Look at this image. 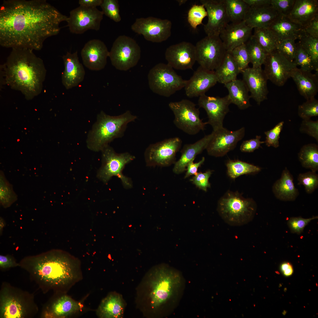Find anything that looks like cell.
Returning a JSON list of instances; mask_svg holds the SVG:
<instances>
[{"mask_svg":"<svg viewBox=\"0 0 318 318\" xmlns=\"http://www.w3.org/2000/svg\"><path fill=\"white\" fill-rule=\"evenodd\" d=\"M207 16V12L203 5L194 4L188 11V21L191 26L196 29L198 25L202 24L203 19Z\"/></svg>","mask_w":318,"mask_h":318,"instance_id":"ee69618b","label":"cell"},{"mask_svg":"<svg viewBox=\"0 0 318 318\" xmlns=\"http://www.w3.org/2000/svg\"><path fill=\"white\" fill-rule=\"evenodd\" d=\"M33 294L3 282L0 291V318H27L38 311Z\"/></svg>","mask_w":318,"mask_h":318,"instance_id":"8992f818","label":"cell"},{"mask_svg":"<svg viewBox=\"0 0 318 318\" xmlns=\"http://www.w3.org/2000/svg\"><path fill=\"white\" fill-rule=\"evenodd\" d=\"M274 196L283 201H294L299 193L294 186L293 176L286 167L282 171L280 178L276 181L272 188Z\"/></svg>","mask_w":318,"mask_h":318,"instance_id":"1f68e13d","label":"cell"},{"mask_svg":"<svg viewBox=\"0 0 318 318\" xmlns=\"http://www.w3.org/2000/svg\"><path fill=\"white\" fill-rule=\"evenodd\" d=\"M212 173V171L210 170L204 173H198L190 179V181L199 189L206 192L207 188L211 187L209 179Z\"/></svg>","mask_w":318,"mask_h":318,"instance_id":"f5cc1de1","label":"cell"},{"mask_svg":"<svg viewBox=\"0 0 318 318\" xmlns=\"http://www.w3.org/2000/svg\"><path fill=\"white\" fill-rule=\"evenodd\" d=\"M137 118L129 110L116 116L108 115L102 111L88 134V148L94 151H102L114 139L122 137L128 124Z\"/></svg>","mask_w":318,"mask_h":318,"instance_id":"5b68a950","label":"cell"},{"mask_svg":"<svg viewBox=\"0 0 318 318\" xmlns=\"http://www.w3.org/2000/svg\"><path fill=\"white\" fill-rule=\"evenodd\" d=\"M141 54L140 48L136 42L129 37L122 35L114 42L109 57L115 68L126 71L137 64Z\"/></svg>","mask_w":318,"mask_h":318,"instance_id":"8fae6325","label":"cell"},{"mask_svg":"<svg viewBox=\"0 0 318 318\" xmlns=\"http://www.w3.org/2000/svg\"><path fill=\"white\" fill-rule=\"evenodd\" d=\"M279 42L287 39H299L305 33L304 27L287 16L280 15L268 27Z\"/></svg>","mask_w":318,"mask_h":318,"instance_id":"4316f807","label":"cell"},{"mask_svg":"<svg viewBox=\"0 0 318 318\" xmlns=\"http://www.w3.org/2000/svg\"><path fill=\"white\" fill-rule=\"evenodd\" d=\"M0 72L4 84L20 91L27 100L41 93L47 72L43 60L33 50L20 48L12 49Z\"/></svg>","mask_w":318,"mask_h":318,"instance_id":"277c9868","label":"cell"},{"mask_svg":"<svg viewBox=\"0 0 318 318\" xmlns=\"http://www.w3.org/2000/svg\"><path fill=\"white\" fill-rule=\"evenodd\" d=\"M250 57V63L254 68H261L267 53L252 35L245 44Z\"/></svg>","mask_w":318,"mask_h":318,"instance_id":"ab89813d","label":"cell"},{"mask_svg":"<svg viewBox=\"0 0 318 318\" xmlns=\"http://www.w3.org/2000/svg\"><path fill=\"white\" fill-rule=\"evenodd\" d=\"M194 160L193 159L187 165L184 178H188L191 175H196L198 173V168L204 162L205 158L203 157L199 161L195 163L194 162Z\"/></svg>","mask_w":318,"mask_h":318,"instance_id":"91938a15","label":"cell"},{"mask_svg":"<svg viewBox=\"0 0 318 318\" xmlns=\"http://www.w3.org/2000/svg\"><path fill=\"white\" fill-rule=\"evenodd\" d=\"M207 13V23L203 28L207 36H219L229 23L225 0H201Z\"/></svg>","mask_w":318,"mask_h":318,"instance_id":"d6986e66","label":"cell"},{"mask_svg":"<svg viewBox=\"0 0 318 318\" xmlns=\"http://www.w3.org/2000/svg\"><path fill=\"white\" fill-rule=\"evenodd\" d=\"M261 136L256 135L255 138L244 141L240 146V150L243 152L251 153L259 149L262 144L265 143V141H261Z\"/></svg>","mask_w":318,"mask_h":318,"instance_id":"9f6ffc18","label":"cell"},{"mask_svg":"<svg viewBox=\"0 0 318 318\" xmlns=\"http://www.w3.org/2000/svg\"><path fill=\"white\" fill-rule=\"evenodd\" d=\"M19 266L15 259L9 255H0V268L1 270H6L12 268Z\"/></svg>","mask_w":318,"mask_h":318,"instance_id":"6f0895ef","label":"cell"},{"mask_svg":"<svg viewBox=\"0 0 318 318\" xmlns=\"http://www.w3.org/2000/svg\"><path fill=\"white\" fill-rule=\"evenodd\" d=\"M264 72L268 79L276 85L283 86L297 67L276 49L267 53L264 62Z\"/></svg>","mask_w":318,"mask_h":318,"instance_id":"2e32d148","label":"cell"},{"mask_svg":"<svg viewBox=\"0 0 318 318\" xmlns=\"http://www.w3.org/2000/svg\"><path fill=\"white\" fill-rule=\"evenodd\" d=\"M104 14L97 7L80 6L71 10L66 21L70 32L81 34L87 31L99 30Z\"/></svg>","mask_w":318,"mask_h":318,"instance_id":"9a60e30c","label":"cell"},{"mask_svg":"<svg viewBox=\"0 0 318 318\" xmlns=\"http://www.w3.org/2000/svg\"><path fill=\"white\" fill-rule=\"evenodd\" d=\"M251 98L259 105L267 99L268 79L262 68L248 67L241 72Z\"/></svg>","mask_w":318,"mask_h":318,"instance_id":"7402d4cb","label":"cell"},{"mask_svg":"<svg viewBox=\"0 0 318 318\" xmlns=\"http://www.w3.org/2000/svg\"><path fill=\"white\" fill-rule=\"evenodd\" d=\"M124 303L121 296L117 293L109 294L103 299L97 309L98 317L102 318H120L122 317Z\"/></svg>","mask_w":318,"mask_h":318,"instance_id":"d6a6232c","label":"cell"},{"mask_svg":"<svg viewBox=\"0 0 318 318\" xmlns=\"http://www.w3.org/2000/svg\"><path fill=\"white\" fill-rule=\"evenodd\" d=\"M284 122L282 121L277 124L273 128L265 131L266 135L265 143L267 147L272 146L276 148L279 146V140Z\"/></svg>","mask_w":318,"mask_h":318,"instance_id":"816d5d0a","label":"cell"},{"mask_svg":"<svg viewBox=\"0 0 318 318\" xmlns=\"http://www.w3.org/2000/svg\"><path fill=\"white\" fill-rule=\"evenodd\" d=\"M280 15L270 5L250 7L244 21L250 28L268 27Z\"/></svg>","mask_w":318,"mask_h":318,"instance_id":"4dcf8cb0","label":"cell"},{"mask_svg":"<svg viewBox=\"0 0 318 318\" xmlns=\"http://www.w3.org/2000/svg\"><path fill=\"white\" fill-rule=\"evenodd\" d=\"M300 94L305 99L315 97L318 91V72L315 74L296 67L291 75Z\"/></svg>","mask_w":318,"mask_h":318,"instance_id":"83f0119b","label":"cell"},{"mask_svg":"<svg viewBox=\"0 0 318 318\" xmlns=\"http://www.w3.org/2000/svg\"><path fill=\"white\" fill-rule=\"evenodd\" d=\"M165 54L167 64L178 70L192 69L196 61L195 46L188 42L183 41L169 46Z\"/></svg>","mask_w":318,"mask_h":318,"instance_id":"ffe728a7","label":"cell"},{"mask_svg":"<svg viewBox=\"0 0 318 318\" xmlns=\"http://www.w3.org/2000/svg\"><path fill=\"white\" fill-rule=\"evenodd\" d=\"M148 79L149 88L153 92L166 97L184 87L187 81L168 64L162 63L156 64L150 70Z\"/></svg>","mask_w":318,"mask_h":318,"instance_id":"ba28073f","label":"cell"},{"mask_svg":"<svg viewBox=\"0 0 318 318\" xmlns=\"http://www.w3.org/2000/svg\"><path fill=\"white\" fill-rule=\"evenodd\" d=\"M250 7H260L271 5V0H243Z\"/></svg>","mask_w":318,"mask_h":318,"instance_id":"94428289","label":"cell"},{"mask_svg":"<svg viewBox=\"0 0 318 318\" xmlns=\"http://www.w3.org/2000/svg\"><path fill=\"white\" fill-rule=\"evenodd\" d=\"M304 29L306 34L318 39V15L304 27Z\"/></svg>","mask_w":318,"mask_h":318,"instance_id":"680465c9","label":"cell"},{"mask_svg":"<svg viewBox=\"0 0 318 318\" xmlns=\"http://www.w3.org/2000/svg\"><path fill=\"white\" fill-rule=\"evenodd\" d=\"M231 104L228 95L223 97L210 96L203 95L200 97L198 105L206 111L208 118L206 122L212 127L213 131L223 127V121L229 111Z\"/></svg>","mask_w":318,"mask_h":318,"instance_id":"ac0fdd59","label":"cell"},{"mask_svg":"<svg viewBox=\"0 0 318 318\" xmlns=\"http://www.w3.org/2000/svg\"><path fill=\"white\" fill-rule=\"evenodd\" d=\"M19 263L44 294L51 290L64 292L79 277L77 261L62 250L52 249L27 256Z\"/></svg>","mask_w":318,"mask_h":318,"instance_id":"7a4b0ae2","label":"cell"},{"mask_svg":"<svg viewBox=\"0 0 318 318\" xmlns=\"http://www.w3.org/2000/svg\"><path fill=\"white\" fill-rule=\"evenodd\" d=\"M253 29L249 27L244 20L228 23L219 35V37L227 52L245 44L252 36Z\"/></svg>","mask_w":318,"mask_h":318,"instance_id":"cb8c5ba5","label":"cell"},{"mask_svg":"<svg viewBox=\"0 0 318 318\" xmlns=\"http://www.w3.org/2000/svg\"><path fill=\"white\" fill-rule=\"evenodd\" d=\"M299 40V42L310 56L316 67L318 69V39L305 33Z\"/></svg>","mask_w":318,"mask_h":318,"instance_id":"b9f144b4","label":"cell"},{"mask_svg":"<svg viewBox=\"0 0 318 318\" xmlns=\"http://www.w3.org/2000/svg\"><path fill=\"white\" fill-rule=\"evenodd\" d=\"M196 61L200 66L215 71L220 65L227 51L219 36H207L195 45Z\"/></svg>","mask_w":318,"mask_h":318,"instance_id":"7c38bea8","label":"cell"},{"mask_svg":"<svg viewBox=\"0 0 318 318\" xmlns=\"http://www.w3.org/2000/svg\"><path fill=\"white\" fill-rule=\"evenodd\" d=\"M168 106L174 115L173 123L179 129L191 135L204 130L207 123L200 119L199 109L192 102L183 99L171 102Z\"/></svg>","mask_w":318,"mask_h":318,"instance_id":"30bf717a","label":"cell"},{"mask_svg":"<svg viewBox=\"0 0 318 318\" xmlns=\"http://www.w3.org/2000/svg\"><path fill=\"white\" fill-rule=\"evenodd\" d=\"M81 304L66 295H62L44 306L41 313L43 318H65L78 312Z\"/></svg>","mask_w":318,"mask_h":318,"instance_id":"484cf974","label":"cell"},{"mask_svg":"<svg viewBox=\"0 0 318 318\" xmlns=\"http://www.w3.org/2000/svg\"><path fill=\"white\" fill-rule=\"evenodd\" d=\"M228 90V95L231 103L236 105L239 109L244 110L251 106V98L249 91L243 80L236 79L224 85Z\"/></svg>","mask_w":318,"mask_h":318,"instance_id":"836d02e7","label":"cell"},{"mask_svg":"<svg viewBox=\"0 0 318 318\" xmlns=\"http://www.w3.org/2000/svg\"><path fill=\"white\" fill-rule=\"evenodd\" d=\"M172 26L169 20L150 16L137 18L131 29L135 33L142 35L148 41L160 43L170 37Z\"/></svg>","mask_w":318,"mask_h":318,"instance_id":"5bb4252c","label":"cell"},{"mask_svg":"<svg viewBox=\"0 0 318 318\" xmlns=\"http://www.w3.org/2000/svg\"><path fill=\"white\" fill-rule=\"evenodd\" d=\"M295 0H271V5L280 15L287 16L290 13Z\"/></svg>","mask_w":318,"mask_h":318,"instance_id":"db71d44e","label":"cell"},{"mask_svg":"<svg viewBox=\"0 0 318 318\" xmlns=\"http://www.w3.org/2000/svg\"><path fill=\"white\" fill-rule=\"evenodd\" d=\"M293 62L297 67L299 66V68L303 71L318 72V69L316 67L311 57L299 42L297 43L296 52Z\"/></svg>","mask_w":318,"mask_h":318,"instance_id":"60d3db41","label":"cell"},{"mask_svg":"<svg viewBox=\"0 0 318 318\" xmlns=\"http://www.w3.org/2000/svg\"><path fill=\"white\" fill-rule=\"evenodd\" d=\"M212 135V133L206 135L203 138L192 144L184 145L180 151V158L174 164L173 171L175 174H179L186 170L187 165L195 159L196 156L206 149Z\"/></svg>","mask_w":318,"mask_h":318,"instance_id":"f1b7e54d","label":"cell"},{"mask_svg":"<svg viewBox=\"0 0 318 318\" xmlns=\"http://www.w3.org/2000/svg\"><path fill=\"white\" fill-rule=\"evenodd\" d=\"M0 202L5 208L10 206L16 200V196L10 185L6 180L1 179Z\"/></svg>","mask_w":318,"mask_h":318,"instance_id":"c3c4849f","label":"cell"},{"mask_svg":"<svg viewBox=\"0 0 318 318\" xmlns=\"http://www.w3.org/2000/svg\"><path fill=\"white\" fill-rule=\"evenodd\" d=\"M302 166L316 172L318 170V146L315 143L303 146L298 154Z\"/></svg>","mask_w":318,"mask_h":318,"instance_id":"d590c367","label":"cell"},{"mask_svg":"<svg viewBox=\"0 0 318 318\" xmlns=\"http://www.w3.org/2000/svg\"><path fill=\"white\" fill-rule=\"evenodd\" d=\"M217 82L215 71L207 70L200 66L187 80L184 87L186 94L189 97H200L205 94Z\"/></svg>","mask_w":318,"mask_h":318,"instance_id":"603a6c76","label":"cell"},{"mask_svg":"<svg viewBox=\"0 0 318 318\" xmlns=\"http://www.w3.org/2000/svg\"><path fill=\"white\" fill-rule=\"evenodd\" d=\"M257 209L255 201L237 192L228 191L218 201L217 211L222 219L232 226L246 224L253 219Z\"/></svg>","mask_w":318,"mask_h":318,"instance_id":"52a82bcc","label":"cell"},{"mask_svg":"<svg viewBox=\"0 0 318 318\" xmlns=\"http://www.w3.org/2000/svg\"><path fill=\"white\" fill-rule=\"evenodd\" d=\"M318 15V0H295L292 11L287 17L304 27Z\"/></svg>","mask_w":318,"mask_h":318,"instance_id":"f546056e","label":"cell"},{"mask_svg":"<svg viewBox=\"0 0 318 318\" xmlns=\"http://www.w3.org/2000/svg\"><path fill=\"white\" fill-rule=\"evenodd\" d=\"M280 268L284 275L286 276H290L293 273L292 266L289 262L285 261L282 263L280 265Z\"/></svg>","mask_w":318,"mask_h":318,"instance_id":"be15d7a7","label":"cell"},{"mask_svg":"<svg viewBox=\"0 0 318 318\" xmlns=\"http://www.w3.org/2000/svg\"><path fill=\"white\" fill-rule=\"evenodd\" d=\"M252 36L267 53L276 49L280 43L268 27L254 28Z\"/></svg>","mask_w":318,"mask_h":318,"instance_id":"8d00e7d4","label":"cell"},{"mask_svg":"<svg viewBox=\"0 0 318 318\" xmlns=\"http://www.w3.org/2000/svg\"><path fill=\"white\" fill-rule=\"evenodd\" d=\"M298 185H302L306 193H312L318 187V175L311 171L301 173L297 177Z\"/></svg>","mask_w":318,"mask_h":318,"instance_id":"f6af8a7d","label":"cell"},{"mask_svg":"<svg viewBox=\"0 0 318 318\" xmlns=\"http://www.w3.org/2000/svg\"><path fill=\"white\" fill-rule=\"evenodd\" d=\"M300 132L306 134L318 142V120L311 119L303 120L299 127Z\"/></svg>","mask_w":318,"mask_h":318,"instance_id":"11a10c76","label":"cell"},{"mask_svg":"<svg viewBox=\"0 0 318 318\" xmlns=\"http://www.w3.org/2000/svg\"><path fill=\"white\" fill-rule=\"evenodd\" d=\"M102 152V165L97 174V177L105 183H107L113 176H115L121 180L124 187L131 188L130 180L122 173L125 165L133 160L134 156L128 152L118 153L108 145Z\"/></svg>","mask_w":318,"mask_h":318,"instance_id":"9c48e42d","label":"cell"},{"mask_svg":"<svg viewBox=\"0 0 318 318\" xmlns=\"http://www.w3.org/2000/svg\"><path fill=\"white\" fill-rule=\"evenodd\" d=\"M215 72L218 82L224 85L236 79L237 75L241 73L230 52H227Z\"/></svg>","mask_w":318,"mask_h":318,"instance_id":"e575fe53","label":"cell"},{"mask_svg":"<svg viewBox=\"0 0 318 318\" xmlns=\"http://www.w3.org/2000/svg\"><path fill=\"white\" fill-rule=\"evenodd\" d=\"M102 0H80L78 1L80 6L89 8H95L100 6Z\"/></svg>","mask_w":318,"mask_h":318,"instance_id":"6125c7cd","label":"cell"},{"mask_svg":"<svg viewBox=\"0 0 318 318\" xmlns=\"http://www.w3.org/2000/svg\"><path fill=\"white\" fill-rule=\"evenodd\" d=\"M227 173L231 178L235 179L240 175L258 173L259 167L239 160H229L226 163Z\"/></svg>","mask_w":318,"mask_h":318,"instance_id":"f35d334b","label":"cell"},{"mask_svg":"<svg viewBox=\"0 0 318 318\" xmlns=\"http://www.w3.org/2000/svg\"><path fill=\"white\" fill-rule=\"evenodd\" d=\"M230 52L241 73L248 67L250 60L245 44L235 48Z\"/></svg>","mask_w":318,"mask_h":318,"instance_id":"7bdbcfd3","label":"cell"},{"mask_svg":"<svg viewBox=\"0 0 318 318\" xmlns=\"http://www.w3.org/2000/svg\"><path fill=\"white\" fill-rule=\"evenodd\" d=\"M225 2L230 21L236 23L244 20L249 6L243 0H225Z\"/></svg>","mask_w":318,"mask_h":318,"instance_id":"74e56055","label":"cell"},{"mask_svg":"<svg viewBox=\"0 0 318 318\" xmlns=\"http://www.w3.org/2000/svg\"><path fill=\"white\" fill-rule=\"evenodd\" d=\"M294 39H287L279 43L276 49L291 62H293L297 50V43Z\"/></svg>","mask_w":318,"mask_h":318,"instance_id":"681fc988","label":"cell"},{"mask_svg":"<svg viewBox=\"0 0 318 318\" xmlns=\"http://www.w3.org/2000/svg\"><path fill=\"white\" fill-rule=\"evenodd\" d=\"M298 114L303 120L318 116V100L315 97L307 100L298 107Z\"/></svg>","mask_w":318,"mask_h":318,"instance_id":"bcb514c9","label":"cell"},{"mask_svg":"<svg viewBox=\"0 0 318 318\" xmlns=\"http://www.w3.org/2000/svg\"><path fill=\"white\" fill-rule=\"evenodd\" d=\"M6 225V222L4 219L1 217L0 218V234L1 235L4 228Z\"/></svg>","mask_w":318,"mask_h":318,"instance_id":"e7e4bbea","label":"cell"},{"mask_svg":"<svg viewBox=\"0 0 318 318\" xmlns=\"http://www.w3.org/2000/svg\"><path fill=\"white\" fill-rule=\"evenodd\" d=\"M318 218V216H314L307 218L301 216L291 217L288 220L287 224L292 233L299 235L303 232L305 227L312 220Z\"/></svg>","mask_w":318,"mask_h":318,"instance_id":"f907efd6","label":"cell"},{"mask_svg":"<svg viewBox=\"0 0 318 318\" xmlns=\"http://www.w3.org/2000/svg\"><path fill=\"white\" fill-rule=\"evenodd\" d=\"M182 141L175 137L165 139L150 145L145 152L147 166H169L176 162V155L181 148Z\"/></svg>","mask_w":318,"mask_h":318,"instance_id":"4fadbf2b","label":"cell"},{"mask_svg":"<svg viewBox=\"0 0 318 318\" xmlns=\"http://www.w3.org/2000/svg\"><path fill=\"white\" fill-rule=\"evenodd\" d=\"M109 54V52L104 42L96 39L87 42L81 52L84 65L90 70L95 71L105 68Z\"/></svg>","mask_w":318,"mask_h":318,"instance_id":"44dd1931","label":"cell"},{"mask_svg":"<svg viewBox=\"0 0 318 318\" xmlns=\"http://www.w3.org/2000/svg\"><path fill=\"white\" fill-rule=\"evenodd\" d=\"M187 0H178L177 1L178 2L179 5L180 6L185 4L187 1Z\"/></svg>","mask_w":318,"mask_h":318,"instance_id":"03108f58","label":"cell"},{"mask_svg":"<svg viewBox=\"0 0 318 318\" xmlns=\"http://www.w3.org/2000/svg\"><path fill=\"white\" fill-rule=\"evenodd\" d=\"M62 59L64 69L62 74V83L66 89L77 86L84 80L85 71L79 60L77 51L67 52Z\"/></svg>","mask_w":318,"mask_h":318,"instance_id":"d4e9b609","label":"cell"},{"mask_svg":"<svg viewBox=\"0 0 318 318\" xmlns=\"http://www.w3.org/2000/svg\"><path fill=\"white\" fill-rule=\"evenodd\" d=\"M100 6L104 14L115 22H118L121 21L118 0H102Z\"/></svg>","mask_w":318,"mask_h":318,"instance_id":"7dc6e473","label":"cell"},{"mask_svg":"<svg viewBox=\"0 0 318 318\" xmlns=\"http://www.w3.org/2000/svg\"><path fill=\"white\" fill-rule=\"evenodd\" d=\"M144 281L143 299L151 317H163L172 314L185 289L186 281L181 272L162 264L152 268Z\"/></svg>","mask_w":318,"mask_h":318,"instance_id":"3957f363","label":"cell"},{"mask_svg":"<svg viewBox=\"0 0 318 318\" xmlns=\"http://www.w3.org/2000/svg\"><path fill=\"white\" fill-rule=\"evenodd\" d=\"M68 17L44 0H7L0 7V44L39 50Z\"/></svg>","mask_w":318,"mask_h":318,"instance_id":"6da1fadb","label":"cell"},{"mask_svg":"<svg viewBox=\"0 0 318 318\" xmlns=\"http://www.w3.org/2000/svg\"><path fill=\"white\" fill-rule=\"evenodd\" d=\"M245 131L244 127L235 131L229 130L223 127L213 131L206 149L208 154L216 157L225 155L233 150L243 139Z\"/></svg>","mask_w":318,"mask_h":318,"instance_id":"e0dca14e","label":"cell"}]
</instances>
